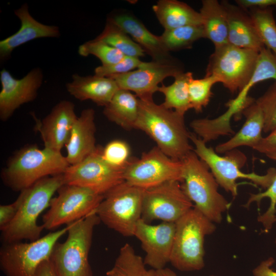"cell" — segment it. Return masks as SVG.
<instances>
[{
  "mask_svg": "<svg viewBox=\"0 0 276 276\" xmlns=\"http://www.w3.org/2000/svg\"><path fill=\"white\" fill-rule=\"evenodd\" d=\"M192 72H183L176 77L171 84L166 86L162 83L158 91L162 93L165 99L162 104L169 109H174L176 112L184 114L192 109L190 103L188 85L193 78Z\"/></svg>",
  "mask_w": 276,
  "mask_h": 276,
  "instance_id": "f1b7e54d",
  "label": "cell"
},
{
  "mask_svg": "<svg viewBox=\"0 0 276 276\" xmlns=\"http://www.w3.org/2000/svg\"><path fill=\"white\" fill-rule=\"evenodd\" d=\"M270 159L276 161V152L266 154ZM264 198L270 199V205L267 210L258 217V221L261 223L265 232H268L272 227L276 219V176L271 185L264 192L257 194H251L244 206L248 208L252 202L259 205Z\"/></svg>",
  "mask_w": 276,
  "mask_h": 276,
  "instance_id": "836d02e7",
  "label": "cell"
},
{
  "mask_svg": "<svg viewBox=\"0 0 276 276\" xmlns=\"http://www.w3.org/2000/svg\"><path fill=\"white\" fill-rule=\"evenodd\" d=\"M275 244H276V239H275Z\"/></svg>",
  "mask_w": 276,
  "mask_h": 276,
  "instance_id": "c3c4849f",
  "label": "cell"
},
{
  "mask_svg": "<svg viewBox=\"0 0 276 276\" xmlns=\"http://www.w3.org/2000/svg\"><path fill=\"white\" fill-rule=\"evenodd\" d=\"M236 2L238 6L245 9L276 7V0H237Z\"/></svg>",
  "mask_w": 276,
  "mask_h": 276,
  "instance_id": "7bdbcfd3",
  "label": "cell"
},
{
  "mask_svg": "<svg viewBox=\"0 0 276 276\" xmlns=\"http://www.w3.org/2000/svg\"><path fill=\"white\" fill-rule=\"evenodd\" d=\"M182 188L194 205L214 223H219L231 203L218 191V186L208 165L193 150L181 160Z\"/></svg>",
  "mask_w": 276,
  "mask_h": 276,
  "instance_id": "8992f818",
  "label": "cell"
},
{
  "mask_svg": "<svg viewBox=\"0 0 276 276\" xmlns=\"http://www.w3.org/2000/svg\"><path fill=\"white\" fill-rule=\"evenodd\" d=\"M183 72L180 63L174 58L165 61L143 62L136 70L110 78L116 81L120 89L134 92L140 100H151L165 79L175 78Z\"/></svg>",
  "mask_w": 276,
  "mask_h": 276,
  "instance_id": "9a60e30c",
  "label": "cell"
},
{
  "mask_svg": "<svg viewBox=\"0 0 276 276\" xmlns=\"http://www.w3.org/2000/svg\"><path fill=\"white\" fill-rule=\"evenodd\" d=\"M140 100L134 129L145 132L157 147L170 158L182 160L193 150L190 144L184 114L157 104L153 100Z\"/></svg>",
  "mask_w": 276,
  "mask_h": 276,
  "instance_id": "6da1fadb",
  "label": "cell"
},
{
  "mask_svg": "<svg viewBox=\"0 0 276 276\" xmlns=\"http://www.w3.org/2000/svg\"><path fill=\"white\" fill-rule=\"evenodd\" d=\"M170 263L182 271H197L204 266L205 237L216 227L194 206L175 222Z\"/></svg>",
  "mask_w": 276,
  "mask_h": 276,
  "instance_id": "277c9868",
  "label": "cell"
},
{
  "mask_svg": "<svg viewBox=\"0 0 276 276\" xmlns=\"http://www.w3.org/2000/svg\"><path fill=\"white\" fill-rule=\"evenodd\" d=\"M158 21L165 30L186 26L202 25L199 12L187 4L177 0H159L152 6Z\"/></svg>",
  "mask_w": 276,
  "mask_h": 276,
  "instance_id": "484cf974",
  "label": "cell"
},
{
  "mask_svg": "<svg viewBox=\"0 0 276 276\" xmlns=\"http://www.w3.org/2000/svg\"><path fill=\"white\" fill-rule=\"evenodd\" d=\"M143 61L139 58L125 56L120 61L110 65H101L95 68V74L106 77L128 73L138 68Z\"/></svg>",
  "mask_w": 276,
  "mask_h": 276,
  "instance_id": "f35d334b",
  "label": "cell"
},
{
  "mask_svg": "<svg viewBox=\"0 0 276 276\" xmlns=\"http://www.w3.org/2000/svg\"><path fill=\"white\" fill-rule=\"evenodd\" d=\"M104 160L111 166L124 169L130 159V149L127 143L122 140H113L102 148Z\"/></svg>",
  "mask_w": 276,
  "mask_h": 276,
  "instance_id": "8d00e7d4",
  "label": "cell"
},
{
  "mask_svg": "<svg viewBox=\"0 0 276 276\" xmlns=\"http://www.w3.org/2000/svg\"><path fill=\"white\" fill-rule=\"evenodd\" d=\"M42 70L35 67L21 79L14 78L6 69L0 72V119L8 120L22 105L34 100L42 84Z\"/></svg>",
  "mask_w": 276,
  "mask_h": 276,
  "instance_id": "2e32d148",
  "label": "cell"
},
{
  "mask_svg": "<svg viewBox=\"0 0 276 276\" xmlns=\"http://www.w3.org/2000/svg\"><path fill=\"white\" fill-rule=\"evenodd\" d=\"M273 79L276 81V56L264 47L260 51L252 76L245 87L236 98L228 101L226 106L228 110L236 116L254 100L248 97V93L255 84L263 81Z\"/></svg>",
  "mask_w": 276,
  "mask_h": 276,
  "instance_id": "d4e9b609",
  "label": "cell"
},
{
  "mask_svg": "<svg viewBox=\"0 0 276 276\" xmlns=\"http://www.w3.org/2000/svg\"><path fill=\"white\" fill-rule=\"evenodd\" d=\"M274 262V260L271 257L261 262L252 270V274L254 276H276V271L271 268Z\"/></svg>",
  "mask_w": 276,
  "mask_h": 276,
  "instance_id": "b9f144b4",
  "label": "cell"
},
{
  "mask_svg": "<svg viewBox=\"0 0 276 276\" xmlns=\"http://www.w3.org/2000/svg\"><path fill=\"white\" fill-rule=\"evenodd\" d=\"M221 4L227 13L228 43L238 48L260 52L265 46L259 37L247 9L226 1H223Z\"/></svg>",
  "mask_w": 276,
  "mask_h": 276,
  "instance_id": "44dd1931",
  "label": "cell"
},
{
  "mask_svg": "<svg viewBox=\"0 0 276 276\" xmlns=\"http://www.w3.org/2000/svg\"><path fill=\"white\" fill-rule=\"evenodd\" d=\"M255 102L261 109L264 116L263 131L271 132L276 129V81Z\"/></svg>",
  "mask_w": 276,
  "mask_h": 276,
  "instance_id": "74e56055",
  "label": "cell"
},
{
  "mask_svg": "<svg viewBox=\"0 0 276 276\" xmlns=\"http://www.w3.org/2000/svg\"><path fill=\"white\" fill-rule=\"evenodd\" d=\"M218 83L213 76H205L203 78L195 79L192 78L189 83L188 90L192 109L196 112L202 111L209 104L212 96V88Z\"/></svg>",
  "mask_w": 276,
  "mask_h": 276,
  "instance_id": "e575fe53",
  "label": "cell"
},
{
  "mask_svg": "<svg viewBox=\"0 0 276 276\" xmlns=\"http://www.w3.org/2000/svg\"><path fill=\"white\" fill-rule=\"evenodd\" d=\"M275 221H276V219H275Z\"/></svg>",
  "mask_w": 276,
  "mask_h": 276,
  "instance_id": "681fc988",
  "label": "cell"
},
{
  "mask_svg": "<svg viewBox=\"0 0 276 276\" xmlns=\"http://www.w3.org/2000/svg\"><path fill=\"white\" fill-rule=\"evenodd\" d=\"M18 198L13 203L0 206V229L6 227L16 216L19 207Z\"/></svg>",
  "mask_w": 276,
  "mask_h": 276,
  "instance_id": "ab89813d",
  "label": "cell"
},
{
  "mask_svg": "<svg viewBox=\"0 0 276 276\" xmlns=\"http://www.w3.org/2000/svg\"><path fill=\"white\" fill-rule=\"evenodd\" d=\"M249 14L262 42L276 56V22L272 9L253 8Z\"/></svg>",
  "mask_w": 276,
  "mask_h": 276,
  "instance_id": "d6a6232c",
  "label": "cell"
},
{
  "mask_svg": "<svg viewBox=\"0 0 276 276\" xmlns=\"http://www.w3.org/2000/svg\"><path fill=\"white\" fill-rule=\"evenodd\" d=\"M68 93L79 101L91 100L98 105L105 106L120 89L116 81L110 77L97 75H72V80L66 84Z\"/></svg>",
  "mask_w": 276,
  "mask_h": 276,
  "instance_id": "7402d4cb",
  "label": "cell"
},
{
  "mask_svg": "<svg viewBox=\"0 0 276 276\" xmlns=\"http://www.w3.org/2000/svg\"><path fill=\"white\" fill-rule=\"evenodd\" d=\"M68 228L67 225L29 243H3L0 249L2 270L6 276H36L40 265L50 260L55 245Z\"/></svg>",
  "mask_w": 276,
  "mask_h": 276,
  "instance_id": "9c48e42d",
  "label": "cell"
},
{
  "mask_svg": "<svg viewBox=\"0 0 276 276\" xmlns=\"http://www.w3.org/2000/svg\"><path fill=\"white\" fill-rule=\"evenodd\" d=\"M155 276H178L176 273L169 268H164L155 270Z\"/></svg>",
  "mask_w": 276,
  "mask_h": 276,
  "instance_id": "f6af8a7d",
  "label": "cell"
},
{
  "mask_svg": "<svg viewBox=\"0 0 276 276\" xmlns=\"http://www.w3.org/2000/svg\"><path fill=\"white\" fill-rule=\"evenodd\" d=\"M253 149L265 155L276 152V129L266 137H263L260 143Z\"/></svg>",
  "mask_w": 276,
  "mask_h": 276,
  "instance_id": "60d3db41",
  "label": "cell"
},
{
  "mask_svg": "<svg viewBox=\"0 0 276 276\" xmlns=\"http://www.w3.org/2000/svg\"><path fill=\"white\" fill-rule=\"evenodd\" d=\"M95 110L83 109L76 120L65 145L66 159L70 164H76L91 154L97 148Z\"/></svg>",
  "mask_w": 276,
  "mask_h": 276,
  "instance_id": "ffe728a7",
  "label": "cell"
},
{
  "mask_svg": "<svg viewBox=\"0 0 276 276\" xmlns=\"http://www.w3.org/2000/svg\"><path fill=\"white\" fill-rule=\"evenodd\" d=\"M102 148L97 147L81 162L70 165L63 173L64 184L77 186L101 195L124 182V169L115 168L102 157Z\"/></svg>",
  "mask_w": 276,
  "mask_h": 276,
  "instance_id": "5bb4252c",
  "label": "cell"
},
{
  "mask_svg": "<svg viewBox=\"0 0 276 276\" xmlns=\"http://www.w3.org/2000/svg\"><path fill=\"white\" fill-rule=\"evenodd\" d=\"M145 276H155V270L153 269L147 270Z\"/></svg>",
  "mask_w": 276,
  "mask_h": 276,
  "instance_id": "bcb514c9",
  "label": "cell"
},
{
  "mask_svg": "<svg viewBox=\"0 0 276 276\" xmlns=\"http://www.w3.org/2000/svg\"><path fill=\"white\" fill-rule=\"evenodd\" d=\"M194 206L178 181H169L144 190L141 219L175 223Z\"/></svg>",
  "mask_w": 276,
  "mask_h": 276,
  "instance_id": "4fadbf2b",
  "label": "cell"
},
{
  "mask_svg": "<svg viewBox=\"0 0 276 276\" xmlns=\"http://www.w3.org/2000/svg\"><path fill=\"white\" fill-rule=\"evenodd\" d=\"M242 113L246 119L242 127L229 140L218 145L215 150L216 153H225L241 146L254 149L263 139L262 132L264 126V116L255 100L246 107Z\"/></svg>",
  "mask_w": 276,
  "mask_h": 276,
  "instance_id": "cb8c5ba5",
  "label": "cell"
},
{
  "mask_svg": "<svg viewBox=\"0 0 276 276\" xmlns=\"http://www.w3.org/2000/svg\"><path fill=\"white\" fill-rule=\"evenodd\" d=\"M204 38L213 43L215 49L228 43V21L226 10L217 0H203L199 12Z\"/></svg>",
  "mask_w": 276,
  "mask_h": 276,
  "instance_id": "4316f807",
  "label": "cell"
},
{
  "mask_svg": "<svg viewBox=\"0 0 276 276\" xmlns=\"http://www.w3.org/2000/svg\"><path fill=\"white\" fill-rule=\"evenodd\" d=\"M36 276H57L50 260L43 262L40 265Z\"/></svg>",
  "mask_w": 276,
  "mask_h": 276,
  "instance_id": "ee69618b",
  "label": "cell"
},
{
  "mask_svg": "<svg viewBox=\"0 0 276 276\" xmlns=\"http://www.w3.org/2000/svg\"><path fill=\"white\" fill-rule=\"evenodd\" d=\"M14 12L20 20L21 26L15 33L0 41L1 60H6L15 49L31 40L60 36L58 26L45 25L36 20L30 13L28 4H23Z\"/></svg>",
  "mask_w": 276,
  "mask_h": 276,
  "instance_id": "d6986e66",
  "label": "cell"
},
{
  "mask_svg": "<svg viewBox=\"0 0 276 276\" xmlns=\"http://www.w3.org/2000/svg\"><path fill=\"white\" fill-rule=\"evenodd\" d=\"M208 276H217L216 275H213V274H211V275H208Z\"/></svg>",
  "mask_w": 276,
  "mask_h": 276,
  "instance_id": "7dc6e473",
  "label": "cell"
},
{
  "mask_svg": "<svg viewBox=\"0 0 276 276\" xmlns=\"http://www.w3.org/2000/svg\"><path fill=\"white\" fill-rule=\"evenodd\" d=\"M51 199L49 210L42 216L44 229L53 231L90 215L104 195L77 186L64 184Z\"/></svg>",
  "mask_w": 276,
  "mask_h": 276,
  "instance_id": "8fae6325",
  "label": "cell"
},
{
  "mask_svg": "<svg viewBox=\"0 0 276 276\" xmlns=\"http://www.w3.org/2000/svg\"><path fill=\"white\" fill-rule=\"evenodd\" d=\"M140 100L131 91L119 89L104 107L103 113L108 120L125 129L134 128L137 119Z\"/></svg>",
  "mask_w": 276,
  "mask_h": 276,
  "instance_id": "83f0119b",
  "label": "cell"
},
{
  "mask_svg": "<svg viewBox=\"0 0 276 276\" xmlns=\"http://www.w3.org/2000/svg\"><path fill=\"white\" fill-rule=\"evenodd\" d=\"M158 38L164 48L170 52L191 48L196 41L204 38V35L202 25H191L165 30Z\"/></svg>",
  "mask_w": 276,
  "mask_h": 276,
  "instance_id": "4dcf8cb0",
  "label": "cell"
},
{
  "mask_svg": "<svg viewBox=\"0 0 276 276\" xmlns=\"http://www.w3.org/2000/svg\"><path fill=\"white\" fill-rule=\"evenodd\" d=\"M100 221L91 214L68 225L67 238L56 243L50 259L57 276H93L88 255L94 228Z\"/></svg>",
  "mask_w": 276,
  "mask_h": 276,
  "instance_id": "5b68a950",
  "label": "cell"
},
{
  "mask_svg": "<svg viewBox=\"0 0 276 276\" xmlns=\"http://www.w3.org/2000/svg\"><path fill=\"white\" fill-rule=\"evenodd\" d=\"M175 231L174 222L151 225L142 219L139 220L134 236L140 241L145 252V265L156 270L165 268L170 262Z\"/></svg>",
  "mask_w": 276,
  "mask_h": 276,
  "instance_id": "e0dca14e",
  "label": "cell"
},
{
  "mask_svg": "<svg viewBox=\"0 0 276 276\" xmlns=\"http://www.w3.org/2000/svg\"><path fill=\"white\" fill-rule=\"evenodd\" d=\"M144 259L137 255L132 246L125 243L120 249L114 265L106 272L107 276H145Z\"/></svg>",
  "mask_w": 276,
  "mask_h": 276,
  "instance_id": "1f68e13d",
  "label": "cell"
},
{
  "mask_svg": "<svg viewBox=\"0 0 276 276\" xmlns=\"http://www.w3.org/2000/svg\"><path fill=\"white\" fill-rule=\"evenodd\" d=\"M96 39L114 48L126 56L139 58L145 54L143 49L126 32L108 19L103 30Z\"/></svg>",
  "mask_w": 276,
  "mask_h": 276,
  "instance_id": "f546056e",
  "label": "cell"
},
{
  "mask_svg": "<svg viewBox=\"0 0 276 276\" xmlns=\"http://www.w3.org/2000/svg\"><path fill=\"white\" fill-rule=\"evenodd\" d=\"M259 52L227 43L215 48L205 76H213L231 93L241 91L255 71Z\"/></svg>",
  "mask_w": 276,
  "mask_h": 276,
  "instance_id": "30bf717a",
  "label": "cell"
},
{
  "mask_svg": "<svg viewBox=\"0 0 276 276\" xmlns=\"http://www.w3.org/2000/svg\"><path fill=\"white\" fill-rule=\"evenodd\" d=\"M78 51L81 56H96L104 65L117 63L125 56L117 49L96 38L81 44Z\"/></svg>",
  "mask_w": 276,
  "mask_h": 276,
  "instance_id": "d590c367",
  "label": "cell"
},
{
  "mask_svg": "<svg viewBox=\"0 0 276 276\" xmlns=\"http://www.w3.org/2000/svg\"><path fill=\"white\" fill-rule=\"evenodd\" d=\"M110 20L126 32L151 57L153 61H165L174 59L162 45L158 36L149 31L139 19L132 14L122 13L109 17Z\"/></svg>",
  "mask_w": 276,
  "mask_h": 276,
  "instance_id": "603a6c76",
  "label": "cell"
},
{
  "mask_svg": "<svg viewBox=\"0 0 276 276\" xmlns=\"http://www.w3.org/2000/svg\"><path fill=\"white\" fill-rule=\"evenodd\" d=\"M64 184L63 173L44 177L20 192L17 197L20 204L12 221L1 231L3 243L40 238L44 229L37 223L43 211L49 208L53 196Z\"/></svg>",
  "mask_w": 276,
  "mask_h": 276,
  "instance_id": "7a4b0ae2",
  "label": "cell"
},
{
  "mask_svg": "<svg viewBox=\"0 0 276 276\" xmlns=\"http://www.w3.org/2000/svg\"><path fill=\"white\" fill-rule=\"evenodd\" d=\"M190 139L195 146L194 152L208 165L218 184L234 197L238 195V179L249 180L255 185L266 189L276 176L275 168H270L264 175L254 172L244 173L241 168L245 164L247 158L242 152L234 149L221 156L213 148L207 147L206 143L195 134L190 133Z\"/></svg>",
  "mask_w": 276,
  "mask_h": 276,
  "instance_id": "52a82bcc",
  "label": "cell"
},
{
  "mask_svg": "<svg viewBox=\"0 0 276 276\" xmlns=\"http://www.w3.org/2000/svg\"><path fill=\"white\" fill-rule=\"evenodd\" d=\"M144 190L124 181L104 195L91 214L97 215L108 227L122 236H134L142 217Z\"/></svg>",
  "mask_w": 276,
  "mask_h": 276,
  "instance_id": "ba28073f",
  "label": "cell"
},
{
  "mask_svg": "<svg viewBox=\"0 0 276 276\" xmlns=\"http://www.w3.org/2000/svg\"><path fill=\"white\" fill-rule=\"evenodd\" d=\"M69 166L60 151L28 145L11 157L1 177L11 190L21 192L44 177L64 173Z\"/></svg>",
  "mask_w": 276,
  "mask_h": 276,
  "instance_id": "3957f363",
  "label": "cell"
},
{
  "mask_svg": "<svg viewBox=\"0 0 276 276\" xmlns=\"http://www.w3.org/2000/svg\"><path fill=\"white\" fill-rule=\"evenodd\" d=\"M182 169L181 160L170 158L155 146L140 158L130 159L124 178L128 183L145 189L169 181L182 183Z\"/></svg>",
  "mask_w": 276,
  "mask_h": 276,
  "instance_id": "7c38bea8",
  "label": "cell"
},
{
  "mask_svg": "<svg viewBox=\"0 0 276 276\" xmlns=\"http://www.w3.org/2000/svg\"><path fill=\"white\" fill-rule=\"evenodd\" d=\"M74 104L68 100H62L37 125L44 147L61 152L65 146L77 118Z\"/></svg>",
  "mask_w": 276,
  "mask_h": 276,
  "instance_id": "ac0fdd59",
  "label": "cell"
}]
</instances>
